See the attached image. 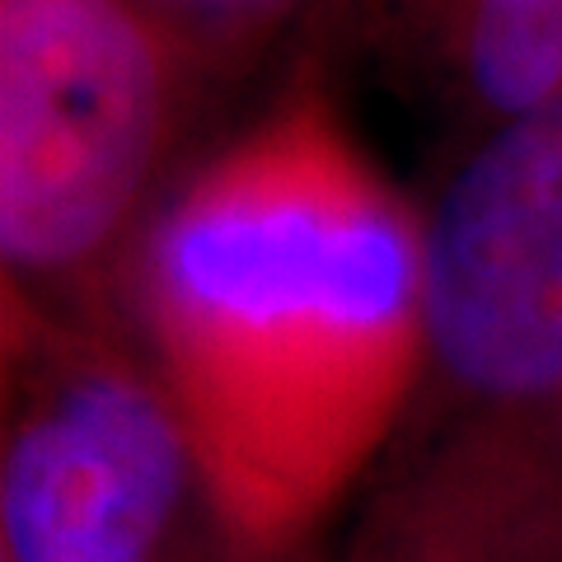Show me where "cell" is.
Returning a JSON list of instances; mask_svg holds the SVG:
<instances>
[{
    "label": "cell",
    "mask_w": 562,
    "mask_h": 562,
    "mask_svg": "<svg viewBox=\"0 0 562 562\" xmlns=\"http://www.w3.org/2000/svg\"><path fill=\"white\" fill-rule=\"evenodd\" d=\"M371 29L464 136L562 99V0H394Z\"/></svg>",
    "instance_id": "5b68a950"
},
{
    "label": "cell",
    "mask_w": 562,
    "mask_h": 562,
    "mask_svg": "<svg viewBox=\"0 0 562 562\" xmlns=\"http://www.w3.org/2000/svg\"><path fill=\"white\" fill-rule=\"evenodd\" d=\"M155 14L216 80L244 76L319 0H136Z\"/></svg>",
    "instance_id": "8992f818"
},
{
    "label": "cell",
    "mask_w": 562,
    "mask_h": 562,
    "mask_svg": "<svg viewBox=\"0 0 562 562\" xmlns=\"http://www.w3.org/2000/svg\"><path fill=\"white\" fill-rule=\"evenodd\" d=\"M216 76L136 0H0L5 305L122 319Z\"/></svg>",
    "instance_id": "3957f363"
},
{
    "label": "cell",
    "mask_w": 562,
    "mask_h": 562,
    "mask_svg": "<svg viewBox=\"0 0 562 562\" xmlns=\"http://www.w3.org/2000/svg\"><path fill=\"white\" fill-rule=\"evenodd\" d=\"M0 562H262L127 319L5 305Z\"/></svg>",
    "instance_id": "277c9868"
},
{
    "label": "cell",
    "mask_w": 562,
    "mask_h": 562,
    "mask_svg": "<svg viewBox=\"0 0 562 562\" xmlns=\"http://www.w3.org/2000/svg\"><path fill=\"white\" fill-rule=\"evenodd\" d=\"M122 319L262 562H324L422 366V206L324 70L198 155L132 258Z\"/></svg>",
    "instance_id": "6da1fadb"
},
{
    "label": "cell",
    "mask_w": 562,
    "mask_h": 562,
    "mask_svg": "<svg viewBox=\"0 0 562 562\" xmlns=\"http://www.w3.org/2000/svg\"><path fill=\"white\" fill-rule=\"evenodd\" d=\"M422 249L408 413L324 562H562V99L460 140Z\"/></svg>",
    "instance_id": "7a4b0ae2"
}]
</instances>
